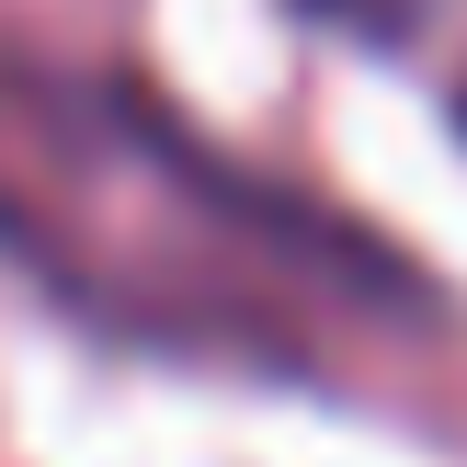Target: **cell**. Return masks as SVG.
Wrapping results in <instances>:
<instances>
[{"instance_id": "6da1fadb", "label": "cell", "mask_w": 467, "mask_h": 467, "mask_svg": "<svg viewBox=\"0 0 467 467\" xmlns=\"http://www.w3.org/2000/svg\"><path fill=\"white\" fill-rule=\"evenodd\" d=\"M456 137H467V80H456Z\"/></svg>"}]
</instances>
